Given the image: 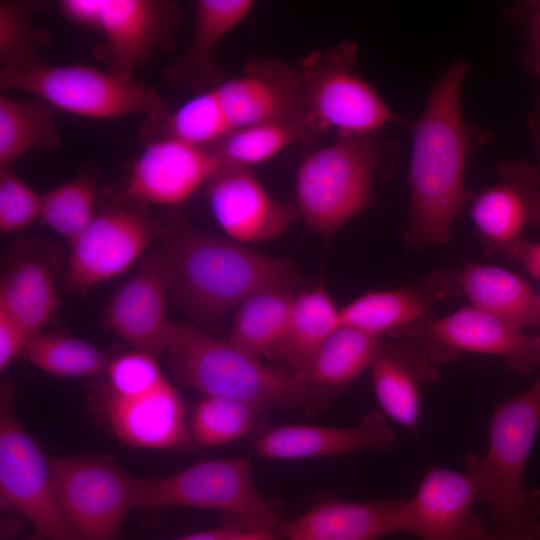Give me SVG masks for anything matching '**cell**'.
I'll return each instance as SVG.
<instances>
[{
    "label": "cell",
    "instance_id": "1",
    "mask_svg": "<svg viewBox=\"0 0 540 540\" xmlns=\"http://www.w3.org/2000/svg\"><path fill=\"white\" fill-rule=\"evenodd\" d=\"M158 251L168 299L209 330L219 327L231 309L258 292L296 291L307 282L293 262L203 233L179 215L165 226Z\"/></svg>",
    "mask_w": 540,
    "mask_h": 540
},
{
    "label": "cell",
    "instance_id": "2",
    "mask_svg": "<svg viewBox=\"0 0 540 540\" xmlns=\"http://www.w3.org/2000/svg\"><path fill=\"white\" fill-rule=\"evenodd\" d=\"M468 67L454 62L429 93L413 124L408 175V246L448 245L452 225L470 199L464 189L468 157L482 139L474 138L461 109V90Z\"/></svg>",
    "mask_w": 540,
    "mask_h": 540
},
{
    "label": "cell",
    "instance_id": "3",
    "mask_svg": "<svg viewBox=\"0 0 540 540\" xmlns=\"http://www.w3.org/2000/svg\"><path fill=\"white\" fill-rule=\"evenodd\" d=\"M164 356L168 370L180 384L205 396L247 403L261 415L279 409L325 407L336 391L266 366L228 340L194 325L172 323Z\"/></svg>",
    "mask_w": 540,
    "mask_h": 540
},
{
    "label": "cell",
    "instance_id": "4",
    "mask_svg": "<svg viewBox=\"0 0 540 540\" xmlns=\"http://www.w3.org/2000/svg\"><path fill=\"white\" fill-rule=\"evenodd\" d=\"M540 428V376L492 414L485 454L471 453L464 469L476 482L494 534L540 540V489L527 490L525 471Z\"/></svg>",
    "mask_w": 540,
    "mask_h": 540
},
{
    "label": "cell",
    "instance_id": "5",
    "mask_svg": "<svg viewBox=\"0 0 540 540\" xmlns=\"http://www.w3.org/2000/svg\"><path fill=\"white\" fill-rule=\"evenodd\" d=\"M398 147L379 132L338 136L312 150L295 180L296 206L306 228L325 240L371 204L378 175L393 170Z\"/></svg>",
    "mask_w": 540,
    "mask_h": 540
},
{
    "label": "cell",
    "instance_id": "6",
    "mask_svg": "<svg viewBox=\"0 0 540 540\" xmlns=\"http://www.w3.org/2000/svg\"><path fill=\"white\" fill-rule=\"evenodd\" d=\"M358 45L343 41L316 50L296 65L303 115L324 135L378 132L390 122H401L375 88L355 70Z\"/></svg>",
    "mask_w": 540,
    "mask_h": 540
},
{
    "label": "cell",
    "instance_id": "7",
    "mask_svg": "<svg viewBox=\"0 0 540 540\" xmlns=\"http://www.w3.org/2000/svg\"><path fill=\"white\" fill-rule=\"evenodd\" d=\"M173 506L224 511L243 529L277 534L286 521L256 489L244 457L202 461L162 478H137L135 508L160 510Z\"/></svg>",
    "mask_w": 540,
    "mask_h": 540
},
{
    "label": "cell",
    "instance_id": "8",
    "mask_svg": "<svg viewBox=\"0 0 540 540\" xmlns=\"http://www.w3.org/2000/svg\"><path fill=\"white\" fill-rule=\"evenodd\" d=\"M2 90H19L52 107L90 118L110 119L133 113L159 114L166 103L153 88L132 77L92 67L46 63L0 70Z\"/></svg>",
    "mask_w": 540,
    "mask_h": 540
},
{
    "label": "cell",
    "instance_id": "9",
    "mask_svg": "<svg viewBox=\"0 0 540 540\" xmlns=\"http://www.w3.org/2000/svg\"><path fill=\"white\" fill-rule=\"evenodd\" d=\"M59 7L68 20L103 35L93 56L111 73L133 78L156 53L175 46L180 9L173 1L63 0Z\"/></svg>",
    "mask_w": 540,
    "mask_h": 540
},
{
    "label": "cell",
    "instance_id": "10",
    "mask_svg": "<svg viewBox=\"0 0 540 540\" xmlns=\"http://www.w3.org/2000/svg\"><path fill=\"white\" fill-rule=\"evenodd\" d=\"M10 381L0 396V503L20 514L47 540H78L58 502L50 462L19 423Z\"/></svg>",
    "mask_w": 540,
    "mask_h": 540
},
{
    "label": "cell",
    "instance_id": "11",
    "mask_svg": "<svg viewBox=\"0 0 540 540\" xmlns=\"http://www.w3.org/2000/svg\"><path fill=\"white\" fill-rule=\"evenodd\" d=\"M62 512L78 540H115L135 508L136 481L106 457L49 460Z\"/></svg>",
    "mask_w": 540,
    "mask_h": 540
},
{
    "label": "cell",
    "instance_id": "12",
    "mask_svg": "<svg viewBox=\"0 0 540 540\" xmlns=\"http://www.w3.org/2000/svg\"><path fill=\"white\" fill-rule=\"evenodd\" d=\"M165 235L145 204L105 205L70 245L62 279L68 293H85L129 269L156 239Z\"/></svg>",
    "mask_w": 540,
    "mask_h": 540
},
{
    "label": "cell",
    "instance_id": "13",
    "mask_svg": "<svg viewBox=\"0 0 540 540\" xmlns=\"http://www.w3.org/2000/svg\"><path fill=\"white\" fill-rule=\"evenodd\" d=\"M397 337L413 341L436 365L461 352L502 357L519 373L540 364V339L489 313L467 306L414 326ZM394 338V337H393Z\"/></svg>",
    "mask_w": 540,
    "mask_h": 540
},
{
    "label": "cell",
    "instance_id": "14",
    "mask_svg": "<svg viewBox=\"0 0 540 540\" xmlns=\"http://www.w3.org/2000/svg\"><path fill=\"white\" fill-rule=\"evenodd\" d=\"M98 402L114 435L130 447L170 451L193 447L184 400L167 378L124 393L103 386Z\"/></svg>",
    "mask_w": 540,
    "mask_h": 540
},
{
    "label": "cell",
    "instance_id": "15",
    "mask_svg": "<svg viewBox=\"0 0 540 540\" xmlns=\"http://www.w3.org/2000/svg\"><path fill=\"white\" fill-rule=\"evenodd\" d=\"M477 501L476 482L468 471L433 466L405 499L404 532L420 540H495L474 511Z\"/></svg>",
    "mask_w": 540,
    "mask_h": 540
},
{
    "label": "cell",
    "instance_id": "16",
    "mask_svg": "<svg viewBox=\"0 0 540 540\" xmlns=\"http://www.w3.org/2000/svg\"><path fill=\"white\" fill-rule=\"evenodd\" d=\"M205 187L218 225L244 245L278 238L300 218L296 204L271 197L251 168L221 167Z\"/></svg>",
    "mask_w": 540,
    "mask_h": 540
},
{
    "label": "cell",
    "instance_id": "17",
    "mask_svg": "<svg viewBox=\"0 0 540 540\" xmlns=\"http://www.w3.org/2000/svg\"><path fill=\"white\" fill-rule=\"evenodd\" d=\"M496 172L498 182L474 198L470 214L486 252L502 255L527 227H540V173L521 160L500 163Z\"/></svg>",
    "mask_w": 540,
    "mask_h": 540
},
{
    "label": "cell",
    "instance_id": "18",
    "mask_svg": "<svg viewBox=\"0 0 540 540\" xmlns=\"http://www.w3.org/2000/svg\"><path fill=\"white\" fill-rule=\"evenodd\" d=\"M215 89L233 130L303 115L297 68L278 58H253Z\"/></svg>",
    "mask_w": 540,
    "mask_h": 540
},
{
    "label": "cell",
    "instance_id": "19",
    "mask_svg": "<svg viewBox=\"0 0 540 540\" xmlns=\"http://www.w3.org/2000/svg\"><path fill=\"white\" fill-rule=\"evenodd\" d=\"M221 168L206 148L161 140L146 144L126 186L128 199L175 206L190 198Z\"/></svg>",
    "mask_w": 540,
    "mask_h": 540
},
{
    "label": "cell",
    "instance_id": "20",
    "mask_svg": "<svg viewBox=\"0 0 540 540\" xmlns=\"http://www.w3.org/2000/svg\"><path fill=\"white\" fill-rule=\"evenodd\" d=\"M168 292L158 249L110 299L106 326L134 350L156 358L164 355L172 323L167 315Z\"/></svg>",
    "mask_w": 540,
    "mask_h": 540
},
{
    "label": "cell",
    "instance_id": "21",
    "mask_svg": "<svg viewBox=\"0 0 540 540\" xmlns=\"http://www.w3.org/2000/svg\"><path fill=\"white\" fill-rule=\"evenodd\" d=\"M453 293H457L455 274L436 272L412 285L358 297L340 308V324L380 338L397 337L434 318L435 304Z\"/></svg>",
    "mask_w": 540,
    "mask_h": 540
},
{
    "label": "cell",
    "instance_id": "22",
    "mask_svg": "<svg viewBox=\"0 0 540 540\" xmlns=\"http://www.w3.org/2000/svg\"><path fill=\"white\" fill-rule=\"evenodd\" d=\"M395 434L383 413L366 414L351 428L288 424L261 433L253 441L255 452L268 459H304L364 450H385Z\"/></svg>",
    "mask_w": 540,
    "mask_h": 540
},
{
    "label": "cell",
    "instance_id": "23",
    "mask_svg": "<svg viewBox=\"0 0 540 540\" xmlns=\"http://www.w3.org/2000/svg\"><path fill=\"white\" fill-rule=\"evenodd\" d=\"M374 391L383 412L415 432L421 389L439 378L437 365L410 339L382 338L370 365Z\"/></svg>",
    "mask_w": 540,
    "mask_h": 540
},
{
    "label": "cell",
    "instance_id": "24",
    "mask_svg": "<svg viewBox=\"0 0 540 540\" xmlns=\"http://www.w3.org/2000/svg\"><path fill=\"white\" fill-rule=\"evenodd\" d=\"M405 499L324 502L285 521L278 540H377L404 532Z\"/></svg>",
    "mask_w": 540,
    "mask_h": 540
},
{
    "label": "cell",
    "instance_id": "25",
    "mask_svg": "<svg viewBox=\"0 0 540 540\" xmlns=\"http://www.w3.org/2000/svg\"><path fill=\"white\" fill-rule=\"evenodd\" d=\"M252 0H198L188 48L163 71L174 87L198 93L213 90L227 78L214 63L218 43L250 14Z\"/></svg>",
    "mask_w": 540,
    "mask_h": 540
},
{
    "label": "cell",
    "instance_id": "26",
    "mask_svg": "<svg viewBox=\"0 0 540 540\" xmlns=\"http://www.w3.org/2000/svg\"><path fill=\"white\" fill-rule=\"evenodd\" d=\"M457 293L469 305L502 319L520 329L540 326V305L537 293L519 275L505 268L465 263L455 273Z\"/></svg>",
    "mask_w": 540,
    "mask_h": 540
},
{
    "label": "cell",
    "instance_id": "27",
    "mask_svg": "<svg viewBox=\"0 0 540 540\" xmlns=\"http://www.w3.org/2000/svg\"><path fill=\"white\" fill-rule=\"evenodd\" d=\"M55 252L30 251L7 267L0 285V304L29 332H42L59 305Z\"/></svg>",
    "mask_w": 540,
    "mask_h": 540
},
{
    "label": "cell",
    "instance_id": "28",
    "mask_svg": "<svg viewBox=\"0 0 540 540\" xmlns=\"http://www.w3.org/2000/svg\"><path fill=\"white\" fill-rule=\"evenodd\" d=\"M339 325L340 309L322 284L302 290L296 294L283 334L264 355L283 361L306 380L318 351Z\"/></svg>",
    "mask_w": 540,
    "mask_h": 540
},
{
    "label": "cell",
    "instance_id": "29",
    "mask_svg": "<svg viewBox=\"0 0 540 540\" xmlns=\"http://www.w3.org/2000/svg\"><path fill=\"white\" fill-rule=\"evenodd\" d=\"M323 134L304 116L232 130L204 147L221 167H246L264 163L294 144L312 145Z\"/></svg>",
    "mask_w": 540,
    "mask_h": 540
},
{
    "label": "cell",
    "instance_id": "30",
    "mask_svg": "<svg viewBox=\"0 0 540 540\" xmlns=\"http://www.w3.org/2000/svg\"><path fill=\"white\" fill-rule=\"evenodd\" d=\"M216 89L195 94L171 113L149 115L139 136L145 143L171 140L195 147H207L232 131Z\"/></svg>",
    "mask_w": 540,
    "mask_h": 540
},
{
    "label": "cell",
    "instance_id": "31",
    "mask_svg": "<svg viewBox=\"0 0 540 540\" xmlns=\"http://www.w3.org/2000/svg\"><path fill=\"white\" fill-rule=\"evenodd\" d=\"M60 145L54 111L48 103L0 96V169L32 150Z\"/></svg>",
    "mask_w": 540,
    "mask_h": 540
},
{
    "label": "cell",
    "instance_id": "32",
    "mask_svg": "<svg viewBox=\"0 0 540 540\" xmlns=\"http://www.w3.org/2000/svg\"><path fill=\"white\" fill-rule=\"evenodd\" d=\"M296 294L270 289L250 296L238 306L227 340L253 356L264 354L283 334Z\"/></svg>",
    "mask_w": 540,
    "mask_h": 540
},
{
    "label": "cell",
    "instance_id": "33",
    "mask_svg": "<svg viewBox=\"0 0 540 540\" xmlns=\"http://www.w3.org/2000/svg\"><path fill=\"white\" fill-rule=\"evenodd\" d=\"M382 338L340 324L318 351L306 380L338 390L370 367Z\"/></svg>",
    "mask_w": 540,
    "mask_h": 540
},
{
    "label": "cell",
    "instance_id": "34",
    "mask_svg": "<svg viewBox=\"0 0 540 540\" xmlns=\"http://www.w3.org/2000/svg\"><path fill=\"white\" fill-rule=\"evenodd\" d=\"M24 357L39 369L58 377H91L107 371L111 360L97 347L60 333L30 337Z\"/></svg>",
    "mask_w": 540,
    "mask_h": 540
},
{
    "label": "cell",
    "instance_id": "35",
    "mask_svg": "<svg viewBox=\"0 0 540 540\" xmlns=\"http://www.w3.org/2000/svg\"><path fill=\"white\" fill-rule=\"evenodd\" d=\"M46 6L43 1L4 0L0 2V61L2 68L18 69L45 63L39 48L49 37L36 28L35 13Z\"/></svg>",
    "mask_w": 540,
    "mask_h": 540
},
{
    "label": "cell",
    "instance_id": "36",
    "mask_svg": "<svg viewBox=\"0 0 540 540\" xmlns=\"http://www.w3.org/2000/svg\"><path fill=\"white\" fill-rule=\"evenodd\" d=\"M261 413L234 399L205 396L196 406L189 430L193 441L205 447L220 446L249 434Z\"/></svg>",
    "mask_w": 540,
    "mask_h": 540
},
{
    "label": "cell",
    "instance_id": "37",
    "mask_svg": "<svg viewBox=\"0 0 540 540\" xmlns=\"http://www.w3.org/2000/svg\"><path fill=\"white\" fill-rule=\"evenodd\" d=\"M95 202L93 179L78 177L42 195L39 218L71 245L95 217Z\"/></svg>",
    "mask_w": 540,
    "mask_h": 540
},
{
    "label": "cell",
    "instance_id": "38",
    "mask_svg": "<svg viewBox=\"0 0 540 540\" xmlns=\"http://www.w3.org/2000/svg\"><path fill=\"white\" fill-rule=\"evenodd\" d=\"M42 195L9 168L0 169V230L14 233L40 215Z\"/></svg>",
    "mask_w": 540,
    "mask_h": 540
},
{
    "label": "cell",
    "instance_id": "39",
    "mask_svg": "<svg viewBox=\"0 0 540 540\" xmlns=\"http://www.w3.org/2000/svg\"><path fill=\"white\" fill-rule=\"evenodd\" d=\"M31 335L26 328L0 304V370L3 372L25 348Z\"/></svg>",
    "mask_w": 540,
    "mask_h": 540
},
{
    "label": "cell",
    "instance_id": "40",
    "mask_svg": "<svg viewBox=\"0 0 540 540\" xmlns=\"http://www.w3.org/2000/svg\"><path fill=\"white\" fill-rule=\"evenodd\" d=\"M522 266L533 278L540 280V242L521 239L502 255Z\"/></svg>",
    "mask_w": 540,
    "mask_h": 540
},
{
    "label": "cell",
    "instance_id": "41",
    "mask_svg": "<svg viewBox=\"0 0 540 540\" xmlns=\"http://www.w3.org/2000/svg\"><path fill=\"white\" fill-rule=\"evenodd\" d=\"M223 540H278V535L271 531L250 530L238 527Z\"/></svg>",
    "mask_w": 540,
    "mask_h": 540
},
{
    "label": "cell",
    "instance_id": "42",
    "mask_svg": "<svg viewBox=\"0 0 540 540\" xmlns=\"http://www.w3.org/2000/svg\"><path fill=\"white\" fill-rule=\"evenodd\" d=\"M238 527L240 526L237 523H230L223 527L188 535L178 540H223Z\"/></svg>",
    "mask_w": 540,
    "mask_h": 540
},
{
    "label": "cell",
    "instance_id": "43",
    "mask_svg": "<svg viewBox=\"0 0 540 540\" xmlns=\"http://www.w3.org/2000/svg\"><path fill=\"white\" fill-rule=\"evenodd\" d=\"M536 47L537 52L540 51V6L537 14V21H536Z\"/></svg>",
    "mask_w": 540,
    "mask_h": 540
},
{
    "label": "cell",
    "instance_id": "44",
    "mask_svg": "<svg viewBox=\"0 0 540 540\" xmlns=\"http://www.w3.org/2000/svg\"><path fill=\"white\" fill-rule=\"evenodd\" d=\"M536 146H537V150H538V164H537V170L539 171L540 173V131L538 132L537 134V137H536Z\"/></svg>",
    "mask_w": 540,
    "mask_h": 540
},
{
    "label": "cell",
    "instance_id": "45",
    "mask_svg": "<svg viewBox=\"0 0 540 540\" xmlns=\"http://www.w3.org/2000/svg\"><path fill=\"white\" fill-rule=\"evenodd\" d=\"M494 536H495V540H514L511 537H508V536H505V535L494 534Z\"/></svg>",
    "mask_w": 540,
    "mask_h": 540
},
{
    "label": "cell",
    "instance_id": "46",
    "mask_svg": "<svg viewBox=\"0 0 540 540\" xmlns=\"http://www.w3.org/2000/svg\"><path fill=\"white\" fill-rule=\"evenodd\" d=\"M42 536H40L38 533H34L31 537H29L27 540H42Z\"/></svg>",
    "mask_w": 540,
    "mask_h": 540
},
{
    "label": "cell",
    "instance_id": "47",
    "mask_svg": "<svg viewBox=\"0 0 540 540\" xmlns=\"http://www.w3.org/2000/svg\"><path fill=\"white\" fill-rule=\"evenodd\" d=\"M537 71L540 76V51L537 52Z\"/></svg>",
    "mask_w": 540,
    "mask_h": 540
},
{
    "label": "cell",
    "instance_id": "48",
    "mask_svg": "<svg viewBox=\"0 0 540 540\" xmlns=\"http://www.w3.org/2000/svg\"><path fill=\"white\" fill-rule=\"evenodd\" d=\"M537 296H538V302H539V305H540V292L537 293Z\"/></svg>",
    "mask_w": 540,
    "mask_h": 540
},
{
    "label": "cell",
    "instance_id": "49",
    "mask_svg": "<svg viewBox=\"0 0 540 540\" xmlns=\"http://www.w3.org/2000/svg\"><path fill=\"white\" fill-rule=\"evenodd\" d=\"M539 339H540V335H539Z\"/></svg>",
    "mask_w": 540,
    "mask_h": 540
}]
</instances>
